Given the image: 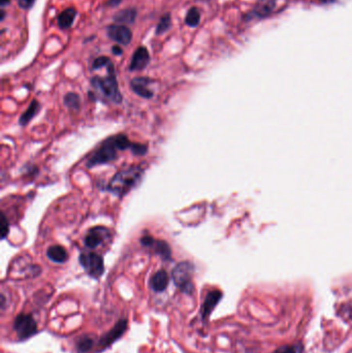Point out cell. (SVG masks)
Here are the masks:
<instances>
[{
    "label": "cell",
    "instance_id": "cell-23",
    "mask_svg": "<svg viewBox=\"0 0 352 353\" xmlns=\"http://www.w3.org/2000/svg\"><path fill=\"white\" fill-rule=\"evenodd\" d=\"M64 103L71 110H79L80 106H81V99H80V96L78 94L70 92L64 96Z\"/></svg>",
    "mask_w": 352,
    "mask_h": 353
},
{
    "label": "cell",
    "instance_id": "cell-31",
    "mask_svg": "<svg viewBox=\"0 0 352 353\" xmlns=\"http://www.w3.org/2000/svg\"><path fill=\"white\" fill-rule=\"evenodd\" d=\"M11 2V0H0V7L4 9V6Z\"/></svg>",
    "mask_w": 352,
    "mask_h": 353
},
{
    "label": "cell",
    "instance_id": "cell-26",
    "mask_svg": "<svg viewBox=\"0 0 352 353\" xmlns=\"http://www.w3.org/2000/svg\"><path fill=\"white\" fill-rule=\"evenodd\" d=\"M148 151V147L146 145H142V144L134 143V145L131 149V152L134 155H145Z\"/></svg>",
    "mask_w": 352,
    "mask_h": 353
},
{
    "label": "cell",
    "instance_id": "cell-20",
    "mask_svg": "<svg viewBox=\"0 0 352 353\" xmlns=\"http://www.w3.org/2000/svg\"><path fill=\"white\" fill-rule=\"evenodd\" d=\"M199 22H201V14L196 7H191V9L187 12L186 17H185V23L189 27H197Z\"/></svg>",
    "mask_w": 352,
    "mask_h": 353
},
{
    "label": "cell",
    "instance_id": "cell-22",
    "mask_svg": "<svg viewBox=\"0 0 352 353\" xmlns=\"http://www.w3.org/2000/svg\"><path fill=\"white\" fill-rule=\"evenodd\" d=\"M93 343H94V339L92 338L91 336H83V337H81V338L79 339V341L77 343L78 351L81 352V353L88 352L93 347Z\"/></svg>",
    "mask_w": 352,
    "mask_h": 353
},
{
    "label": "cell",
    "instance_id": "cell-17",
    "mask_svg": "<svg viewBox=\"0 0 352 353\" xmlns=\"http://www.w3.org/2000/svg\"><path fill=\"white\" fill-rule=\"evenodd\" d=\"M47 256L49 257L50 260H52L54 262H57V263L65 262L68 257L66 250L64 249L62 246H59V245H55V246L50 247L47 251Z\"/></svg>",
    "mask_w": 352,
    "mask_h": 353
},
{
    "label": "cell",
    "instance_id": "cell-4",
    "mask_svg": "<svg viewBox=\"0 0 352 353\" xmlns=\"http://www.w3.org/2000/svg\"><path fill=\"white\" fill-rule=\"evenodd\" d=\"M193 274V264L189 261H182L174 268L172 276L175 284L180 288L181 291L187 294H192L194 290V285L193 282H192Z\"/></svg>",
    "mask_w": 352,
    "mask_h": 353
},
{
    "label": "cell",
    "instance_id": "cell-30",
    "mask_svg": "<svg viewBox=\"0 0 352 353\" xmlns=\"http://www.w3.org/2000/svg\"><path fill=\"white\" fill-rule=\"evenodd\" d=\"M122 0H110V1L108 2V5L110 6H117L118 4L121 3Z\"/></svg>",
    "mask_w": 352,
    "mask_h": 353
},
{
    "label": "cell",
    "instance_id": "cell-12",
    "mask_svg": "<svg viewBox=\"0 0 352 353\" xmlns=\"http://www.w3.org/2000/svg\"><path fill=\"white\" fill-rule=\"evenodd\" d=\"M152 83V80L149 78L139 77L131 80L130 87L134 93H137L141 97L144 98H151L153 97V91L150 89V85Z\"/></svg>",
    "mask_w": 352,
    "mask_h": 353
},
{
    "label": "cell",
    "instance_id": "cell-24",
    "mask_svg": "<svg viewBox=\"0 0 352 353\" xmlns=\"http://www.w3.org/2000/svg\"><path fill=\"white\" fill-rule=\"evenodd\" d=\"M304 347L301 344L297 345H285V346L279 347L275 353H303Z\"/></svg>",
    "mask_w": 352,
    "mask_h": 353
},
{
    "label": "cell",
    "instance_id": "cell-7",
    "mask_svg": "<svg viewBox=\"0 0 352 353\" xmlns=\"http://www.w3.org/2000/svg\"><path fill=\"white\" fill-rule=\"evenodd\" d=\"M110 238H111V232L107 227L94 226L91 229L88 230L84 242L88 248H90V249H95V248H97L102 242H105V241H107Z\"/></svg>",
    "mask_w": 352,
    "mask_h": 353
},
{
    "label": "cell",
    "instance_id": "cell-10",
    "mask_svg": "<svg viewBox=\"0 0 352 353\" xmlns=\"http://www.w3.org/2000/svg\"><path fill=\"white\" fill-rule=\"evenodd\" d=\"M127 328V320L126 319H121L119 320V322L112 328V330L106 334L105 336H102V338L99 341V346L100 348H107L109 347L111 344H113L116 340H118L120 337H121Z\"/></svg>",
    "mask_w": 352,
    "mask_h": 353
},
{
    "label": "cell",
    "instance_id": "cell-5",
    "mask_svg": "<svg viewBox=\"0 0 352 353\" xmlns=\"http://www.w3.org/2000/svg\"><path fill=\"white\" fill-rule=\"evenodd\" d=\"M80 263L92 278L98 279L105 272V264L100 255L94 252H83L79 257Z\"/></svg>",
    "mask_w": 352,
    "mask_h": 353
},
{
    "label": "cell",
    "instance_id": "cell-19",
    "mask_svg": "<svg viewBox=\"0 0 352 353\" xmlns=\"http://www.w3.org/2000/svg\"><path fill=\"white\" fill-rule=\"evenodd\" d=\"M39 109H41V104H39V102L37 100H32L29 108L27 109L26 112H24V113L22 114V116L20 117V124L22 126H25L27 125L32 119H33L37 113L39 112Z\"/></svg>",
    "mask_w": 352,
    "mask_h": 353
},
{
    "label": "cell",
    "instance_id": "cell-13",
    "mask_svg": "<svg viewBox=\"0 0 352 353\" xmlns=\"http://www.w3.org/2000/svg\"><path fill=\"white\" fill-rule=\"evenodd\" d=\"M221 299L222 293L219 290H213L207 294L202 306V317L204 320L209 318L211 313L213 312L215 307L217 306V304L220 302Z\"/></svg>",
    "mask_w": 352,
    "mask_h": 353
},
{
    "label": "cell",
    "instance_id": "cell-6",
    "mask_svg": "<svg viewBox=\"0 0 352 353\" xmlns=\"http://www.w3.org/2000/svg\"><path fill=\"white\" fill-rule=\"evenodd\" d=\"M14 328L20 339H28L37 332L35 320L26 314H20L15 319Z\"/></svg>",
    "mask_w": 352,
    "mask_h": 353
},
{
    "label": "cell",
    "instance_id": "cell-1",
    "mask_svg": "<svg viewBox=\"0 0 352 353\" xmlns=\"http://www.w3.org/2000/svg\"><path fill=\"white\" fill-rule=\"evenodd\" d=\"M134 143H131L126 135L118 134L111 136L101 144V146L87 160V166L91 168L96 165L114 161L118 157V151L132 149Z\"/></svg>",
    "mask_w": 352,
    "mask_h": 353
},
{
    "label": "cell",
    "instance_id": "cell-33",
    "mask_svg": "<svg viewBox=\"0 0 352 353\" xmlns=\"http://www.w3.org/2000/svg\"><path fill=\"white\" fill-rule=\"evenodd\" d=\"M323 2H330V1H334V0H322Z\"/></svg>",
    "mask_w": 352,
    "mask_h": 353
},
{
    "label": "cell",
    "instance_id": "cell-16",
    "mask_svg": "<svg viewBox=\"0 0 352 353\" xmlns=\"http://www.w3.org/2000/svg\"><path fill=\"white\" fill-rule=\"evenodd\" d=\"M138 12L133 7H128V9L122 10L118 12L114 16V21L117 24H121V25H125V24H133L135 19H137Z\"/></svg>",
    "mask_w": 352,
    "mask_h": 353
},
{
    "label": "cell",
    "instance_id": "cell-32",
    "mask_svg": "<svg viewBox=\"0 0 352 353\" xmlns=\"http://www.w3.org/2000/svg\"><path fill=\"white\" fill-rule=\"evenodd\" d=\"M4 16H5V12L2 9V11H1V21L4 19Z\"/></svg>",
    "mask_w": 352,
    "mask_h": 353
},
{
    "label": "cell",
    "instance_id": "cell-9",
    "mask_svg": "<svg viewBox=\"0 0 352 353\" xmlns=\"http://www.w3.org/2000/svg\"><path fill=\"white\" fill-rule=\"evenodd\" d=\"M141 243L143 246H146L149 248L154 249V251L160 255L164 260H170L172 257V250L171 247L169 246L166 242L163 241L155 240L153 237L151 236H145L141 239Z\"/></svg>",
    "mask_w": 352,
    "mask_h": 353
},
{
    "label": "cell",
    "instance_id": "cell-14",
    "mask_svg": "<svg viewBox=\"0 0 352 353\" xmlns=\"http://www.w3.org/2000/svg\"><path fill=\"white\" fill-rule=\"evenodd\" d=\"M169 275L163 270L158 271L157 273L152 276L150 280V286L152 289L157 292H162L166 289L167 285H169Z\"/></svg>",
    "mask_w": 352,
    "mask_h": 353
},
{
    "label": "cell",
    "instance_id": "cell-8",
    "mask_svg": "<svg viewBox=\"0 0 352 353\" xmlns=\"http://www.w3.org/2000/svg\"><path fill=\"white\" fill-rule=\"evenodd\" d=\"M107 33L109 37L120 45H129L132 39V32L126 25L121 24H113L107 28Z\"/></svg>",
    "mask_w": 352,
    "mask_h": 353
},
{
    "label": "cell",
    "instance_id": "cell-18",
    "mask_svg": "<svg viewBox=\"0 0 352 353\" xmlns=\"http://www.w3.org/2000/svg\"><path fill=\"white\" fill-rule=\"evenodd\" d=\"M275 4L276 0H258L257 4L255 5L254 14L257 17H267L274 10Z\"/></svg>",
    "mask_w": 352,
    "mask_h": 353
},
{
    "label": "cell",
    "instance_id": "cell-2",
    "mask_svg": "<svg viewBox=\"0 0 352 353\" xmlns=\"http://www.w3.org/2000/svg\"><path fill=\"white\" fill-rule=\"evenodd\" d=\"M144 171L140 166L125 168L112 178L108 185V190L119 196H124L142 181Z\"/></svg>",
    "mask_w": 352,
    "mask_h": 353
},
{
    "label": "cell",
    "instance_id": "cell-11",
    "mask_svg": "<svg viewBox=\"0 0 352 353\" xmlns=\"http://www.w3.org/2000/svg\"><path fill=\"white\" fill-rule=\"evenodd\" d=\"M150 62V54L145 47H139L134 51L129 65L130 71H140L145 69Z\"/></svg>",
    "mask_w": 352,
    "mask_h": 353
},
{
    "label": "cell",
    "instance_id": "cell-21",
    "mask_svg": "<svg viewBox=\"0 0 352 353\" xmlns=\"http://www.w3.org/2000/svg\"><path fill=\"white\" fill-rule=\"evenodd\" d=\"M171 27H172L171 15L165 14L162 16V18L160 19V21L158 22V25L156 27V34L161 35V34L165 33V32L169 31Z\"/></svg>",
    "mask_w": 352,
    "mask_h": 353
},
{
    "label": "cell",
    "instance_id": "cell-28",
    "mask_svg": "<svg viewBox=\"0 0 352 353\" xmlns=\"http://www.w3.org/2000/svg\"><path fill=\"white\" fill-rule=\"evenodd\" d=\"M1 234H2V239H4L7 235V231H9V223H7L6 217L2 214V219H1Z\"/></svg>",
    "mask_w": 352,
    "mask_h": 353
},
{
    "label": "cell",
    "instance_id": "cell-15",
    "mask_svg": "<svg viewBox=\"0 0 352 353\" xmlns=\"http://www.w3.org/2000/svg\"><path fill=\"white\" fill-rule=\"evenodd\" d=\"M76 16H77V10L74 9V7H69V9L64 10L62 13H60L57 19L59 28L63 30L69 29L73 26Z\"/></svg>",
    "mask_w": 352,
    "mask_h": 353
},
{
    "label": "cell",
    "instance_id": "cell-27",
    "mask_svg": "<svg viewBox=\"0 0 352 353\" xmlns=\"http://www.w3.org/2000/svg\"><path fill=\"white\" fill-rule=\"evenodd\" d=\"M36 0H19V6L22 10H30Z\"/></svg>",
    "mask_w": 352,
    "mask_h": 353
},
{
    "label": "cell",
    "instance_id": "cell-3",
    "mask_svg": "<svg viewBox=\"0 0 352 353\" xmlns=\"http://www.w3.org/2000/svg\"><path fill=\"white\" fill-rule=\"evenodd\" d=\"M107 68L108 76L105 78L94 77L91 80V85L97 91L102 99L110 102L120 103L122 101V95L119 90V85L113 63H111Z\"/></svg>",
    "mask_w": 352,
    "mask_h": 353
},
{
    "label": "cell",
    "instance_id": "cell-29",
    "mask_svg": "<svg viewBox=\"0 0 352 353\" xmlns=\"http://www.w3.org/2000/svg\"><path fill=\"white\" fill-rule=\"evenodd\" d=\"M112 51H113V54H115L116 56H120V55H122V53H123V50L118 46H114L113 49H112Z\"/></svg>",
    "mask_w": 352,
    "mask_h": 353
},
{
    "label": "cell",
    "instance_id": "cell-25",
    "mask_svg": "<svg viewBox=\"0 0 352 353\" xmlns=\"http://www.w3.org/2000/svg\"><path fill=\"white\" fill-rule=\"evenodd\" d=\"M112 63V61L110 60V58L106 57V56H100V57L96 58L94 61H93V64H92V69H99L101 67H105V66H109L110 64Z\"/></svg>",
    "mask_w": 352,
    "mask_h": 353
}]
</instances>
